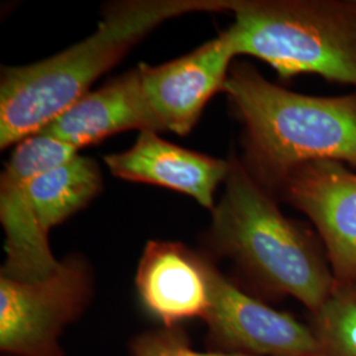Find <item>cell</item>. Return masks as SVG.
Here are the masks:
<instances>
[{
	"mask_svg": "<svg viewBox=\"0 0 356 356\" xmlns=\"http://www.w3.org/2000/svg\"><path fill=\"white\" fill-rule=\"evenodd\" d=\"M234 0H131L111 6L98 29L36 64L8 67L0 82V147L20 143L88 94L90 85L165 20L231 11Z\"/></svg>",
	"mask_w": 356,
	"mask_h": 356,
	"instance_id": "obj_1",
	"label": "cell"
},
{
	"mask_svg": "<svg viewBox=\"0 0 356 356\" xmlns=\"http://www.w3.org/2000/svg\"><path fill=\"white\" fill-rule=\"evenodd\" d=\"M223 91L244 126V166L273 195L298 166H356V91L314 97L269 82L252 65L229 69Z\"/></svg>",
	"mask_w": 356,
	"mask_h": 356,
	"instance_id": "obj_2",
	"label": "cell"
},
{
	"mask_svg": "<svg viewBox=\"0 0 356 356\" xmlns=\"http://www.w3.org/2000/svg\"><path fill=\"white\" fill-rule=\"evenodd\" d=\"M225 184L210 229L216 252L266 292L293 297L317 314L337 289L318 235L284 216L275 195L236 159L229 161Z\"/></svg>",
	"mask_w": 356,
	"mask_h": 356,
	"instance_id": "obj_3",
	"label": "cell"
},
{
	"mask_svg": "<svg viewBox=\"0 0 356 356\" xmlns=\"http://www.w3.org/2000/svg\"><path fill=\"white\" fill-rule=\"evenodd\" d=\"M225 31L236 56L282 79L317 74L356 88V0H234Z\"/></svg>",
	"mask_w": 356,
	"mask_h": 356,
	"instance_id": "obj_4",
	"label": "cell"
},
{
	"mask_svg": "<svg viewBox=\"0 0 356 356\" xmlns=\"http://www.w3.org/2000/svg\"><path fill=\"white\" fill-rule=\"evenodd\" d=\"M86 260L70 256L38 281L0 277V350L6 356H65L61 337L90 305Z\"/></svg>",
	"mask_w": 356,
	"mask_h": 356,
	"instance_id": "obj_5",
	"label": "cell"
},
{
	"mask_svg": "<svg viewBox=\"0 0 356 356\" xmlns=\"http://www.w3.org/2000/svg\"><path fill=\"white\" fill-rule=\"evenodd\" d=\"M78 149L45 134L20 141L0 179V219L6 232L1 276L17 281L42 280L58 268L45 232L29 200V182L63 165Z\"/></svg>",
	"mask_w": 356,
	"mask_h": 356,
	"instance_id": "obj_6",
	"label": "cell"
},
{
	"mask_svg": "<svg viewBox=\"0 0 356 356\" xmlns=\"http://www.w3.org/2000/svg\"><path fill=\"white\" fill-rule=\"evenodd\" d=\"M275 195L305 214L327 254L337 289L356 286V173L343 163L296 168Z\"/></svg>",
	"mask_w": 356,
	"mask_h": 356,
	"instance_id": "obj_7",
	"label": "cell"
},
{
	"mask_svg": "<svg viewBox=\"0 0 356 356\" xmlns=\"http://www.w3.org/2000/svg\"><path fill=\"white\" fill-rule=\"evenodd\" d=\"M209 338L223 353L248 356H321L312 326L243 292L213 264Z\"/></svg>",
	"mask_w": 356,
	"mask_h": 356,
	"instance_id": "obj_8",
	"label": "cell"
},
{
	"mask_svg": "<svg viewBox=\"0 0 356 356\" xmlns=\"http://www.w3.org/2000/svg\"><path fill=\"white\" fill-rule=\"evenodd\" d=\"M235 51L226 32L160 66L141 65V86L157 131L188 135L206 103L223 90Z\"/></svg>",
	"mask_w": 356,
	"mask_h": 356,
	"instance_id": "obj_9",
	"label": "cell"
},
{
	"mask_svg": "<svg viewBox=\"0 0 356 356\" xmlns=\"http://www.w3.org/2000/svg\"><path fill=\"white\" fill-rule=\"evenodd\" d=\"M211 263L177 242L151 241L136 273V289L148 313L164 327L204 319L210 304Z\"/></svg>",
	"mask_w": 356,
	"mask_h": 356,
	"instance_id": "obj_10",
	"label": "cell"
},
{
	"mask_svg": "<svg viewBox=\"0 0 356 356\" xmlns=\"http://www.w3.org/2000/svg\"><path fill=\"white\" fill-rule=\"evenodd\" d=\"M104 163L116 177L188 194L211 211L216 189L229 172V161L181 148L148 129L132 148L106 156Z\"/></svg>",
	"mask_w": 356,
	"mask_h": 356,
	"instance_id": "obj_11",
	"label": "cell"
},
{
	"mask_svg": "<svg viewBox=\"0 0 356 356\" xmlns=\"http://www.w3.org/2000/svg\"><path fill=\"white\" fill-rule=\"evenodd\" d=\"M128 129L159 132L139 69L85 94L40 132L79 149Z\"/></svg>",
	"mask_w": 356,
	"mask_h": 356,
	"instance_id": "obj_12",
	"label": "cell"
},
{
	"mask_svg": "<svg viewBox=\"0 0 356 356\" xmlns=\"http://www.w3.org/2000/svg\"><path fill=\"white\" fill-rule=\"evenodd\" d=\"M101 189L99 168L94 160L79 154L33 178L28 186L32 207L48 234L83 209Z\"/></svg>",
	"mask_w": 356,
	"mask_h": 356,
	"instance_id": "obj_13",
	"label": "cell"
},
{
	"mask_svg": "<svg viewBox=\"0 0 356 356\" xmlns=\"http://www.w3.org/2000/svg\"><path fill=\"white\" fill-rule=\"evenodd\" d=\"M321 356H356V300L346 291H335L312 316Z\"/></svg>",
	"mask_w": 356,
	"mask_h": 356,
	"instance_id": "obj_14",
	"label": "cell"
},
{
	"mask_svg": "<svg viewBox=\"0 0 356 356\" xmlns=\"http://www.w3.org/2000/svg\"><path fill=\"white\" fill-rule=\"evenodd\" d=\"M129 353L131 356H248L223 351H197L191 347L181 326L143 332L132 339Z\"/></svg>",
	"mask_w": 356,
	"mask_h": 356,
	"instance_id": "obj_15",
	"label": "cell"
},
{
	"mask_svg": "<svg viewBox=\"0 0 356 356\" xmlns=\"http://www.w3.org/2000/svg\"><path fill=\"white\" fill-rule=\"evenodd\" d=\"M339 291H346V292L350 293L356 300V286L355 288H351V289H339Z\"/></svg>",
	"mask_w": 356,
	"mask_h": 356,
	"instance_id": "obj_16",
	"label": "cell"
}]
</instances>
